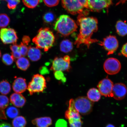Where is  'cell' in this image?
I'll return each mask as SVG.
<instances>
[{"label":"cell","mask_w":127,"mask_h":127,"mask_svg":"<svg viewBox=\"0 0 127 127\" xmlns=\"http://www.w3.org/2000/svg\"><path fill=\"white\" fill-rule=\"evenodd\" d=\"M11 90L10 84L6 80H3L0 82V93L4 95H7Z\"/></svg>","instance_id":"23"},{"label":"cell","mask_w":127,"mask_h":127,"mask_svg":"<svg viewBox=\"0 0 127 127\" xmlns=\"http://www.w3.org/2000/svg\"><path fill=\"white\" fill-rule=\"evenodd\" d=\"M43 18L45 23H50L54 20L55 16L53 13L49 12L47 13L44 15Z\"/></svg>","instance_id":"31"},{"label":"cell","mask_w":127,"mask_h":127,"mask_svg":"<svg viewBox=\"0 0 127 127\" xmlns=\"http://www.w3.org/2000/svg\"><path fill=\"white\" fill-rule=\"evenodd\" d=\"M47 69L45 67H42V69L40 70V72L42 73V74H45L47 73Z\"/></svg>","instance_id":"42"},{"label":"cell","mask_w":127,"mask_h":127,"mask_svg":"<svg viewBox=\"0 0 127 127\" xmlns=\"http://www.w3.org/2000/svg\"><path fill=\"white\" fill-rule=\"evenodd\" d=\"M121 53L124 56L127 58V43L125 44L122 47Z\"/></svg>","instance_id":"38"},{"label":"cell","mask_w":127,"mask_h":127,"mask_svg":"<svg viewBox=\"0 0 127 127\" xmlns=\"http://www.w3.org/2000/svg\"><path fill=\"white\" fill-rule=\"evenodd\" d=\"M77 26L74 21L69 16H60L54 25V29L62 35L69 36L77 31Z\"/></svg>","instance_id":"3"},{"label":"cell","mask_w":127,"mask_h":127,"mask_svg":"<svg viewBox=\"0 0 127 127\" xmlns=\"http://www.w3.org/2000/svg\"><path fill=\"white\" fill-rule=\"evenodd\" d=\"M54 76L58 80L61 81L62 82H66V78L64 77V74L62 71H55Z\"/></svg>","instance_id":"34"},{"label":"cell","mask_w":127,"mask_h":127,"mask_svg":"<svg viewBox=\"0 0 127 127\" xmlns=\"http://www.w3.org/2000/svg\"><path fill=\"white\" fill-rule=\"evenodd\" d=\"M46 87V82L43 76L36 74L33 76L29 84L27 89L31 95L36 93L42 92Z\"/></svg>","instance_id":"5"},{"label":"cell","mask_w":127,"mask_h":127,"mask_svg":"<svg viewBox=\"0 0 127 127\" xmlns=\"http://www.w3.org/2000/svg\"><path fill=\"white\" fill-rule=\"evenodd\" d=\"M7 2V6L10 9H14L20 2V0H4Z\"/></svg>","instance_id":"32"},{"label":"cell","mask_w":127,"mask_h":127,"mask_svg":"<svg viewBox=\"0 0 127 127\" xmlns=\"http://www.w3.org/2000/svg\"><path fill=\"white\" fill-rule=\"evenodd\" d=\"M32 123L37 127H48L52 125V121L50 117H44L35 119Z\"/></svg>","instance_id":"17"},{"label":"cell","mask_w":127,"mask_h":127,"mask_svg":"<svg viewBox=\"0 0 127 127\" xmlns=\"http://www.w3.org/2000/svg\"><path fill=\"white\" fill-rule=\"evenodd\" d=\"M0 38L3 43L5 44H16L18 39L15 30L11 28L1 29Z\"/></svg>","instance_id":"10"},{"label":"cell","mask_w":127,"mask_h":127,"mask_svg":"<svg viewBox=\"0 0 127 127\" xmlns=\"http://www.w3.org/2000/svg\"><path fill=\"white\" fill-rule=\"evenodd\" d=\"M113 86L112 81L106 78L99 82L97 87L101 95L105 97H111Z\"/></svg>","instance_id":"12"},{"label":"cell","mask_w":127,"mask_h":127,"mask_svg":"<svg viewBox=\"0 0 127 127\" xmlns=\"http://www.w3.org/2000/svg\"><path fill=\"white\" fill-rule=\"evenodd\" d=\"M70 58L68 55L63 58H56L52 63L50 69L56 71H68L70 68Z\"/></svg>","instance_id":"7"},{"label":"cell","mask_w":127,"mask_h":127,"mask_svg":"<svg viewBox=\"0 0 127 127\" xmlns=\"http://www.w3.org/2000/svg\"><path fill=\"white\" fill-rule=\"evenodd\" d=\"M102 46L108 52L107 55L112 54L118 49L119 42L116 37L113 35H109L103 39L102 42L99 44Z\"/></svg>","instance_id":"8"},{"label":"cell","mask_w":127,"mask_h":127,"mask_svg":"<svg viewBox=\"0 0 127 127\" xmlns=\"http://www.w3.org/2000/svg\"><path fill=\"white\" fill-rule=\"evenodd\" d=\"M55 127H67V123L63 119H60L56 123Z\"/></svg>","instance_id":"36"},{"label":"cell","mask_w":127,"mask_h":127,"mask_svg":"<svg viewBox=\"0 0 127 127\" xmlns=\"http://www.w3.org/2000/svg\"><path fill=\"white\" fill-rule=\"evenodd\" d=\"M19 46V51L21 56H24L27 55L28 48L27 47L26 45L22 42Z\"/></svg>","instance_id":"33"},{"label":"cell","mask_w":127,"mask_h":127,"mask_svg":"<svg viewBox=\"0 0 127 127\" xmlns=\"http://www.w3.org/2000/svg\"><path fill=\"white\" fill-rule=\"evenodd\" d=\"M93 102L85 96H80L74 100L75 108L82 115H88L92 112L93 107Z\"/></svg>","instance_id":"6"},{"label":"cell","mask_w":127,"mask_h":127,"mask_svg":"<svg viewBox=\"0 0 127 127\" xmlns=\"http://www.w3.org/2000/svg\"><path fill=\"white\" fill-rule=\"evenodd\" d=\"M121 68L120 62L115 58L108 59L104 63V70L109 75H115L118 73L120 72Z\"/></svg>","instance_id":"11"},{"label":"cell","mask_w":127,"mask_h":127,"mask_svg":"<svg viewBox=\"0 0 127 127\" xmlns=\"http://www.w3.org/2000/svg\"><path fill=\"white\" fill-rule=\"evenodd\" d=\"M113 0H88V9L92 12H99L108 9L112 4Z\"/></svg>","instance_id":"9"},{"label":"cell","mask_w":127,"mask_h":127,"mask_svg":"<svg viewBox=\"0 0 127 127\" xmlns=\"http://www.w3.org/2000/svg\"><path fill=\"white\" fill-rule=\"evenodd\" d=\"M116 29L119 35L123 36L127 35V24L121 20L117 22Z\"/></svg>","instance_id":"19"},{"label":"cell","mask_w":127,"mask_h":127,"mask_svg":"<svg viewBox=\"0 0 127 127\" xmlns=\"http://www.w3.org/2000/svg\"><path fill=\"white\" fill-rule=\"evenodd\" d=\"M127 93V89L125 84L116 83L114 85L111 97L116 100H120L125 98Z\"/></svg>","instance_id":"13"},{"label":"cell","mask_w":127,"mask_h":127,"mask_svg":"<svg viewBox=\"0 0 127 127\" xmlns=\"http://www.w3.org/2000/svg\"><path fill=\"white\" fill-rule=\"evenodd\" d=\"M87 97L92 102H97L101 99V94L98 89L91 88L87 93Z\"/></svg>","instance_id":"20"},{"label":"cell","mask_w":127,"mask_h":127,"mask_svg":"<svg viewBox=\"0 0 127 127\" xmlns=\"http://www.w3.org/2000/svg\"><path fill=\"white\" fill-rule=\"evenodd\" d=\"M22 40L23 43L26 45H28L31 41L30 38L27 36H24Z\"/></svg>","instance_id":"40"},{"label":"cell","mask_w":127,"mask_h":127,"mask_svg":"<svg viewBox=\"0 0 127 127\" xmlns=\"http://www.w3.org/2000/svg\"><path fill=\"white\" fill-rule=\"evenodd\" d=\"M1 0H0V1Z\"/></svg>","instance_id":"46"},{"label":"cell","mask_w":127,"mask_h":127,"mask_svg":"<svg viewBox=\"0 0 127 127\" xmlns=\"http://www.w3.org/2000/svg\"><path fill=\"white\" fill-rule=\"evenodd\" d=\"M63 7L73 15L85 13V9H88V0H62Z\"/></svg>","instance_id":"4"},{"label":"cell","mask_w":127,"mask_h":127,"mask_svg":"<svg viewBox=\"0 0 127 127\" xmlns=\"http://www.w3.org/2000/svg\"><path fill=\"white\" fill-rule=\"evenodd\" d=\"M73 48L72 42L69 40H64L60 44V50L62 52L67 53L70 52Z\"/></svg>","instance_id":"22"},{"label":"cell","mask_w":127,"mask_h":127,"mask_svg":"<svg viewBox=\"0 0 127 127\" xmlns=\"http://www.w3.org/2000/svg\"><path fill=\"white\" fill-rule=\"evenodd\" d=\"M27 55L29 58L32 61H36L40 59L41 52L38 48L30 46L28 47Z\"/></svg>","instance_id":"18"},{"label":"cell","mask_w":127,"mask_h":127,"mask_svg":"<svg viewBox=\"0 0 127 127\" xmlns=\"http://www.w3.org/2000/svg\"><path fill=\"white\" fill-rule=\"evenodd\" d=\"M106 127H115L114 125L111 124H109L106 126Z\"/></svg>","instance_id":"44"},{"label":"cell","mask_w":127,"mask_h":127,"mask_svg":"<svg viewBox=\"0 0 127 127\" xmlns=\"http://www.w3.org/2000/svg\"><path fill=\"white\" fill-rule=\"evenodd\" d=\"M127 1V0H118V2H117L116 5H118L124 3Z\"/></svg>","instance_id":"43"},{"label":"cell","mask_w":127,"mask_h":127,"mask_svg":"<svg viewBox=\"0 0 127 127\" xmlns=\"http://www.w3.org/2000/svg\"><path fill=\"white\" fill-rule=\"evenodd\" d=\"M10 102L13 105L17 107H22L26 102L25 98L20 94L14 93L11 95Z\"/></svg>","instance_id":"16"},{"label":"cell","mask_w":127,"mask_h":127,"mask_svg":"<svg viewBox=\"0 0 127 127\" xmlns=\"http://www.w3.org/2000/svg\"><path fill=\"white\" fill-rule=\"evenodd\" d=\"M5 111L3 109L0 108V120H7Z\"/></svg>","instance_id":"39"},{"label":"cell","mask_w":127,"mask_h":127,"mask_svg":"<svg viewBox=\"0 0 127 127\" xmlns=\"http://www.w3.org/2000/svg\"><path fill=\"white\" fill-rule=\"evenodd\" d=\"M1 52L0 50V58H1Z\"/></svg>","instance_id":"45"},{"label":"cell","mask_w":127,"mask_h":127,"mask_svg":"<svg viewBox=\"0 0 127 127\" xmlns=\"http://www.w3.org/2000/svg\"><path fill=\"white\" fill-rule=\"evenodd\" d=\"M65 117L67 120L70 118L81 119L80 114L75 108L74 99H71L70 100L69 107L65 113Z\"/></svg>","instance_id":"15"},{"label":"cell","mask_w":127,"mask_h":127,"mask_svg":"<svg viewBox=\"0 0 127 127\" xmlns=\"http://www.w3.org/2000/svg\"><path fill=\"white\" fill-rule=\"evenodd\" d=\"M55 40L53 33L48 28H41L32 39V42L38 48L48 51L53 46Z\"/></svg>","instance_id":"2"},{"label":"cell","mask_w":127,"mask_h":127,"mask_svg":"<svg viewBox=\"0 0 127 127\" xmlns=\"http://www.w3.org/2000/svg\"><path fill=\"white\" fill-rule=\"evenodd\" d=\"M2 60L4 64L7 66L12 64L14 61L12 56L7 53L3 55Z\"/></svg>","instance_id":"28"},{"label":"cell","mask_w":127,"mask_h":127,"mask_svg":"<svg viewBox=\"0 0 127 127\" xmlns=\"http://www.w3.org/2000/svg\"><path fill=\"white\" fill-rule=\"evenodd\" d=\"M9 100L7 97L4 95H0V108L5 109L8 106Z\"/></svg>","instance_id":"29"},{"label":"cell","mask_w":127,"mask_h":127,"mask_svg":"<svg viewBox=\"0 0 127 127\" xmlns=\"http://www.w3.org/2000/svg\"><path fill=\"white\" fill-rule=\"evenodd\" d=\"M68 120L70 127H82L83 122L81 119L70 118Z\"/></svg>","instance_id":"30"},{"label":"cell","mask_w":127,"mask_h":127,"mask_svg":"<svg viewBox=\"0 0 127 127\" xmlns=\"http://www.w3.org/2000/svg\"><path fill=\"white\" fill-rule=\"evenodd\" d=\"M0 127H12L9 124L7 123H2L0 124Z\"/></svg>","instance_id":"41"},{"label":"cell","mask_w":127,"mask_h":127,"mask_svg":"<svg viewBox=\"0 0 127 127\" xmlns=\"http://www.w3.org/2000/svg\"><path fill=\"white\" fill-rule=\"evenodd\" d=\"M26 124V119L22 116L16 117L12 122V125L13 127H25Z\"/></svg>","instance_id":"24"},{"label":"cell","mask_w":127,"mask_h":127,"mask_svg":"<svg viewBox=\"0 0 127 127\" xmlns=\"http://www.w3.org/2000/svg\"><path fill=\"white\" fill-rule=\"evenodd\" d=\"M24 4L30 8H34L37 6L40 2V0H23Z\"/></svg>","instance_id":"27"},{"label":"cell","mask_w":127,"mask_h":127,"mask_svg":"<svg viewBox=\"0 0 127 127\" xmlns=\"http://www.w3.org/2000/svg\"><path fill=\"white\" fill-rule=\"evenodd\" d=\"M10 22V19L6 14H0V28L7 27Z\"/></svg>","instance_id":"26"},{"label":"cell","mask_w":127,"mask_h":127,"mask_svg":"<svg viewBox=\"0 0 127 127\" xmlns=\"http://www.w3.org/2000/svg\"><path fill=\"white\" fill-rule=\"evenodd\" d=\"M17 67L23 71H26L30 66L29 60L24 57H21L16 61Z\"/></svg>","instance_id":"21"},{"label":"cell","mask_w":127,"mask_h":127,"mask_svg":"<svg viewBox=\"0 0 127 127\" xmlns=\"http://www.w3.org/2000/svg\"><path fill=\"white\" fill-rule=\"evenodd\" d=\"M44 3L48 7H52L58 5L60 0H43Z\"/></svg>","instance_id":"35"},{"label":"cell","mask_w":127,"mask_h":127,"mask_svg":"<svg viewBox=\"0 0 127 127\" xmlns=\"http://www.w3.org/2000/svg\"><path fill=\"white\" fill-rule=\"evenodd\" d=\"M86 15L80 14L78 17L77 23L80 27V30L74 43L77 47L84 44L89 48L91 44L99 42L98 40L92 38L93 33L98 30L97 19L95 17L86 16Z\"/></svg>","instance_id":"1"},{"label":"cell","mask_w":127,"mask_h":127,"mask_svg":"<svg viewBox=\"0 0 127 127\" xmlns=\"http://www.w3.org/2000/svg\"><path fill=\"white\" fill-rule=\"evenodd\" d=\"M19 113V109L13 106H10L6 110V113L7 116L11 119L15 118L18 116Z\"/></svg>","instance_id":"25"},{"label":"cell","mask_w":127,"mask_h":127,"mask_svg":"<svg viewBox=\"0 0 127 127\" xmlns=\"http://www.w3.org/2000/svg\"><path fill=\"white\" fill-rule=\"evenodd\" d=\"M12 87L14 91L16 93H23L27 89L26 80L23 78H17L14 81Z\"/></svg>","instance_id":"14"},{"label":"cell","mask_w":127,"mask_h":127,"mask_svg":"<svg viewBox=\"0 0 127 127\" xmlns=\"http://www.w3.org/2000/svg\"><path fill=\"white\" fill-rule=\"evenodd\" d=\"M11 50L12 52H15L19 51V45H17L16 44H13L12 45H11L10 47Z\"/></svg>","instance_id":"37"}]
</instances>
